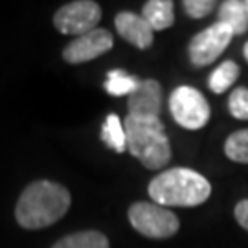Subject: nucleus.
Here are the masks:
<instances>
[{
  "instance_id": "nucleus-14",
  "label": "nucleus",
  "mask_w": 248,
  "mask_h": 248,
  "mask_svg": "<svg viewBox=\"0 0 248 248\" xmlns=\"http://www.w3.org/2000/svg\"><path fill=\"white\" fill-rule=\"evenodd\" d=\"M52 248H108V239L101 232L87 230L62 237Z\"/></svg>"
},
{
  "instance_id": "nucleus-18",
  "label": "nucleus",
  "mask_w": 248,
  "mask_h": 248,
  "mask_svg": "<svg viewBox=\"0 0 248 248\" xmlns=\"http://www.w3.org/2000/svg\"><path fill=\"white\" fill-rule=\"evenodd\" d=\"M228 108H230V114L237 120L247 122L248 120V89L245 87H237L230 94L228 98Z\"/></svg>"
},
{
  "instance_id": "nucleus-2",
  "label": "nucleus",
  "mask_w": 248,
  "mask_h": 248,
  "mask_svg": "<svg viewBox=\"0 0 248 248\" xmlns=\"http://www.w3.org/2000/svg\"><path fill=\"white\" fill-rule=\"evenodd\" d=\"M149 197L158 206L191 208L206 202L212 195V184L193 169L173 168L162 171L149 182Z\"/></svg>"
},
{
  "instance_id": "nucleus-9",
  "label": "nucleus",
  "mask_w": 248,
  "mask_h": 248,
  "mask_svg": "<svg viewBox=\"0 0 248 248\" xmlns=\"http://www.w3.org/2000/svg\"><path fill=\"white\" fill-rule=\"evenodd\" d=\"M114 24L120 37L127 43H131L133 46H136L138 50H147L153 45V39H155L153 28L145 22V18L133 13V11L118 13L114 18Z\"/></svg>"
},
{
  "instance_id": "nucleus-11",
  "label": "nucleus",
  "mask_w": 248,
  "mask_h": 248,
  "mask_svg": "<svg viewBox=\"0 0 248 248\" xmlns=\"http://www.w3.org/2000/svg\"><path fill=\"white\" fill-rule=\"evenodd\" d=\"M142 17L153 28V31H162L173 26L175 8L171 0H149L142 8Z\"/></svg>"
},
{
  "instance_id": "nucleus-10",
  "label": "nucleus",
  "mask_w": 248,
  "mask_h": 248,
  "mask_svg": "<svg viewBox=\"0 0 248 248\" xmlns=\"http://www.w3.org/2000/svg\"><path fill=\"white\" fill-rule=\"evenodd\" d=\"M129 114L134 116H155L160 118L162 110V87L156 79H143L127 101Z\"/></svg>"
},
{
  "instance_id": "nucleus-19",
  "label": "nucleus",
  "mask_w": 248,
  "mask_h": 248,
  "mask_svg": "<svg viewBox=\"0 0 248 248\" xmlns=\"http://www.w3.org/2000/svg\"><path fill=\"white\" fill-rule=\"evenodd\" d=\"M182 6L191 18H204L206 15L212 13L217 4L213 0H184Z\"/></svg>"
},
{
  "instance_id": "nucleus-13",
  "label": "nucleus",
  "mask_w": 248,
  "mask_h": 248,
  "mask_svg": "<svg viewBox=\"0 0 248 248\" xmlns=\"http://www.w3.org/2000/svg\"><path fill=\"white\" fill-rule=\"evenodd\" d=\"M101 140L105 142L107 147H110L116 153L127 151V134H125V125L122 124L118 114H108L105 118V124L101 127Z\"/></svg>"
},
{
  "instance_id": "nucleus-1",
  "label": "nucleus",
  "mask_w": 248,
  "mask_h": 248,
  "mask_svg": "<svg viewBox=\"0 0 248 248\" xmlns=\"http://www.w3.org/2000/svg\"><path fill=\"white\" fill-rule=\"evenodd\" d=\"M70 201V193L64 186L50 180H37L22 191L15 217L18 224L28 230L46 228L64 217Z\"/></svg>"
},
{
  "instance_id": "nucleus-20",
  "label": "nucleus",
  "mask_w": 248,
  "mask_h": 248,
  "mask_svg": "<svg viewBox=\"0 0 248 248\" xmlns=\"http://www.w3.org/2000/svg\"><path fill=\"white\" fill-rule=\"evenodd\" d=\"M233 215H235V219H237V222H239L241 226L248 232V199L237 202L235 210H233Z\"/></svg>"
},
{
  "instance_id": "nucleus-16",
  "label": "nucleus",
  "mask_w": 248,
  "mask_h": 248,
  "mask_svg": "<svg viewBox=\"0 0 248 248\" xmlns=\"http://www.w3.org/2000/svg\"><path fill=\"white\" fill-rule=\"evenodd\" d=\"M140 79L129 76L124 70H110L107 74L105 79V90L110 96H131L136 87H138Z\"/></svg>"
},
{
  "instance_id": "nucleus-5",
  "label": "nucleus",
  "mask_w": 248,
  "mask_h": 248,
  "mask_svg": "<svg viewBox=\"0 0 248 248\" xmlns=\"http://www.w3.org/2000/svg\"><path fill=\"white\" fill-rule=\"evenodd\" d=\"M169 110L180 127L197 131L210 120V105L202 94L193 87L182 85L173 90L169 98Z\"/></svg>"
},
{
  "instance_id": "nucleus-21",
  "label": "nucleus",
  "mask_w": 248,
  "mask_h": 248,
  "mask_svg": "<svg viewBox=\"0 0 248 248\" xmlns=\"http://www.w3.org/2000/svg\"><path fill=\"white\" fill-rule=\"evenodd\" d=\"M243 53H245V59L248 61V41H247V45H245V48H243Z\"/></svg>"
},
{
  "instance_id": "nucleus-15",
  "label": "nucleus",
  "mask_w": 248,
  "mask_h": 248,
  "mask_svg": "<svg viewBox=\"0 0 248 248\" xmlns=\"http://www.w3.org/2000/svg\"><path fill=\"white\" fill-rule=\"evenodd\" d=\"M237 78H239V66L233 61H224L221 66H217L212 72V76L208 79V87L215 94H222L235 83Z\"/></svg>"
},
{
  "instance_id": "nucleus-7",
  "label": "nucleus",
  "mask_w": 248,
  "mask_h": 248,
  "mask_svg": "<svg viewBox=\"0 0 248 248\" xmlns=\"http://www.w3.org/2000/svg\"><path fill=\"white\" fill-rule=\"evenodd\" d=\"M232 30L222 22H215L210 28L202 30L201 33H197L191 43L187 46V53H189V61L193 66H208L213 61L219 59L226 46L230 45Z\"/></svg>"
},
{
  "instance_id": "nucleus-8",
  "label": "nucleus",
  "mask_w": 248,
  "mask_h": 248,
  "mask_svg": "<svg viewBox=\"0 0 248 248\" xmlns=\"http://www.w3.org/2000/svg\"><path fill=\"white\" fill-rule=\"evenodd\" d=\"M112 45H114V39L110 35V31H107L103 28H96L85 35L76 37L70 45H66V48L62 50V57L66 62L81 64L103 55L112 48Z\"/></svg>"
},
{
  "instance_id": "nucleus-4",
  "label": "nucleus",
  "mask_w": 248,
  "mask_h": 248,
  "mask_svg": "<svg viewBox=\"0 0 248 248\" xmlns=\"http://www.w3.org/2000/svg\"><path fill=\"white\" fill-rule=\"evenodd\" d=\"M129 222L138 233L151 239H168L180 228L177 215L155 202H134L129 208Z\"/></svg>"
},
{
  "instance_id": "nucleus-6",
  "label": "nucleus",
  "mask_w": 248,
  "mask_h": 248,
  "mask_svg": "<svg viewBox=\"0 0 248 248\" xmlns=\"http://www.w3.org/2000/svg\"><path fill=\"white\" fill-rule=\"evenodd\" d=\"M101 20V8L92 0H78L64 4L53 15V26L64 35L81 37L96 30Z\"/></svg>"
},
{
  "instance_id": "nucleus-12",
  "label": "nucleus",
  "mask_w": 248,
  "mask_h": 248,
  "mask_svg": "<svg viewBox=\"0 0 248 248\" xmlns=\"http://www.w3.org/2000/svg\"><path fill=\"white\" fill-rule=\"evenodd\" d=\"M219 22L226 24L233 35H243L248 30V8L247 2L226 0L219 8Z\"/></svg>"
},
{
  "instance_id": "nucleus-3",
  "label": "nucleus",
  "mask_w": 248,
  "mask_h": 248,
  "mask_svg": "<svg viewBox=\"0 0 248 248\" xmlns=\"http://www.w3.org/2000/svg\"><path fill=\"white\" fill-rule=\"evenodd\" d=\"M124 125L127 151L147 169H162L171 160V145L160 118L127 114Z\"/></svg>"
},
{
  "instance_id": "nucleus-22",
  "label": "nucleus",
  "mask_w": 248,
  "mask_h": 248,
  "mask_svg": "<svg viewBox=\"0 0 248 248\" xmlns=\"http://www.w3.org/2000/svg\"><path fill=\"white\" fill-rule=\"evenodd\" d=\"M247 8H248V0H247Z\"/></svg>"
},
{
  "instance_id": "nucleus-17",
  "label": "nucleus",
  "mask_w": 248,
  "mask_h": 248,
  "mask_svg": "<svg viewBox=\"0 0 248 248\" xmlns=\"http://www.w3.org/2000/svg\"><path fill=\"white\" fill-rule=\"evenodd\" d=\"M224 153L232 162L248 164V129L235 131L224 143Z\"/></svg>"
}]
</instances>
